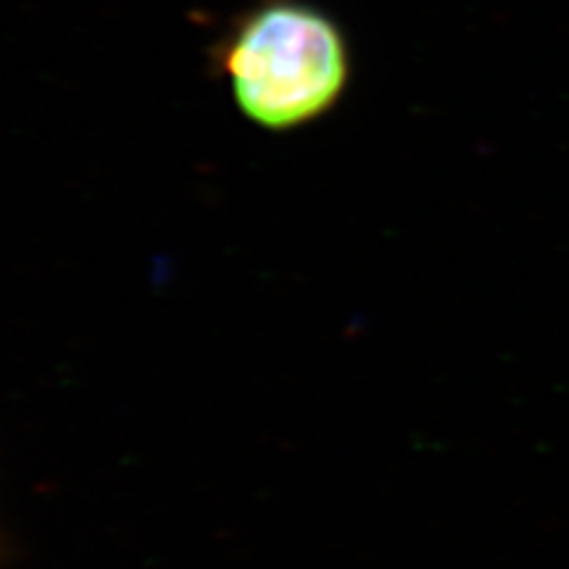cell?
Segmentation results:
<instances>
[{"label": "cell", "instance_id": "obj_1", "mask_svg": "<svg viewBox=\"0 0 569 569\" xmlns=\"http://www.w3.org/2000/svg\"><path fill=\"white\" fill-rule=\"evenodd\" d=\"M221 62L240 112L271 131L326 114L349 81L340 27L301 0H269L249 12L230 33Z\"/></svg>", "mask_w": 569, "mask_h": 569}]
</instances>
